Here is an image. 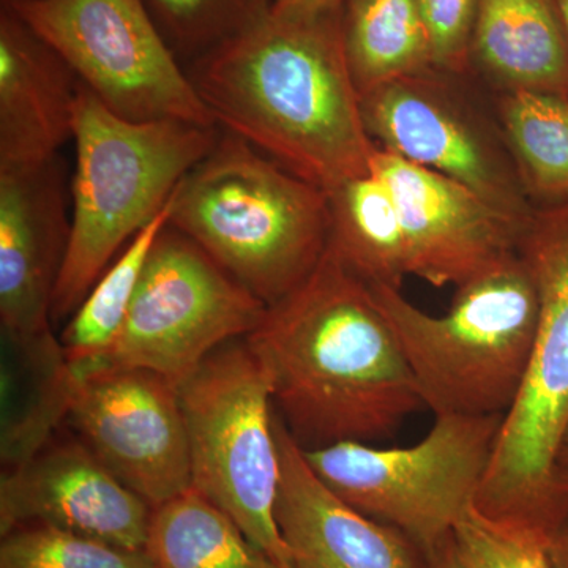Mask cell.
<instances>
[{
	"instance_id": "1",
	"label": "cell",
	"mask_w": 568,
	"mask_h": 568,
	"mask_svg": "<svg viewBox=\"0 0 568 568\" xmlns=\"http://www.w3.org/2000/svg\"><path fill=\"white\" fill-rule=\"evenodd\" d=\"M246 339L271 373L276 414L305 450L386 439L425 407L372 287L331 246Z\"/></svg>"
},
{
	"instance_id": "2",
	"label": "cell",
	"mask_w": 568,
	"mask_h": 568,
	"mask_svg": "<svg viewBox=\"0 0 568 568\" xmlns=\"http://www.w3.org/2000/svg\"><path fill=\"white\" fill-rule=\"evenodd\" d=\"M342 9L272 10L189 71L216 126L325 192L372 173L377 151L347 65Z\"/></svg>"
},
{
	"instance_id": "3",
	"label": "cell",
	"mask_w": 568,
	"mask_h": 568,
	"mask_svg": "<svg viewBox=\"0 0 568 568\" xmlns=\"http://www.w3.org/2000/svg\"><path fill=\"white\" fill-rule=\"evenodd\" d=\"M170 224L268 306L323 260L331 205L321 186L226 132L179 183Z\"/></svg>"
},
{
	"instance_id": "4",
	"label": "cell",
	"mask_w": 568,
	"mask_h": 568,
	"mask_svg": "<svg viewBox=\"0 0 568 568\" xmlns=\"http://www.w3.org/2000/svg\"><path fill=\"white\" fill-rule=\"evenodd\" d=\"M517 253L536 284V339L476 510L549 541L568 517V485L558 467L568 428V201L534 209Z\"/></svg>"
},
{
	"instance_id": "5",
	"label": "cell",
	"mask_w": 568,
	"mask_h": 568,
	"mask_svg": "<svg viewBox=\"0 0 568 568\" xmlns=\"http://www.w3.org/2000/svg\"><path fill=\"white\" fill-rule=\"evenodd\" d=\"M219 134L216 126L192 122L129 121L80 82L73 121V219L51 320L73 316L112 257L163 211Z\"/></svg>"
},
{
	"instance_id": "6",
	"label": "cell",
	"mask_w": 568,
	"mask_h": 568,
	"mask_svg": "<svg viewBox=\"0 0 568 568\" xmlns=\"http://www.w3.org/2000/svg\"><path fill=\"white\" fill-rule=\"evenodd\" d=\"M394 328L422 402L435 416H506L528 372L538 295L517 252L458 284L446 315L398 287L369 286Z\"/></svg>"
},
{
	"instance_id": "7",
	"label": "cell",
	"mask_w": 568,
	"mask_h": 568,
	"mask_svg": "<svg viewBox=\"0 0 568 568\" xmlns=\"http://www.w3.org/2000/svg\"><path fill=\"white\" fill-rule=\"evenodd\" d=\"M192 488L226 511L280 568H293L276 525L280 452L274 387L246 336L207 355L179 387Z\"/></svg>"
},
{
	"instance_id": "8",
	"label": "cell",
	"mask_w": 568,
	"mask_h": 568,
	"mask_svg": "<svg viewBox=\"0 0 568 568\" xmlns=\"http://www.w3.org/2000/svg\"><path fill=\"white\" fill-rule=\"evenodd\" d=\"M503 420L500 414H447L410 447L339 443L302 450L336 496L402 530L428 555L476 508Z\"/></svg>"
},
{
	"instance_id": "9",
	"label": "cell",
	"mask_w": 568,
	"mask_h": 568,
	"mask_svg": "<svg viewBox=\"0 0 568 568\" xmlns=\"http://www.w3.org/2000/svg\"><path fill=\"white\" fill-rule=\"evenodd\" d=\"M112 112L216 126L144 0H2Z\"/></svg>"
},
{
	"instance_id": "10",
	"label": "cell",
	"mask_w": 568,
	"mask_h": 568,
	"mask_svg": "<svg viewBox=\"0 0 568 568\" xmlns=\"http://www.w3.org/2000/svg\"><path fill=\"white\" fill-rule=\"evenodd\" d=\"M267 305L171 224L152 246L114 345L81 368H142L181 387L209 354L256 331Z\"/></svg>"
},
{
	"instance_id": "11",
	"label": "cell",
	"mask_w": 568,
	"mask_h": 568,
	"mask_svg": "<svg viewBox=\"0 0 568 568\" xmlns=\"http://www.w3.org/2000/svg\"><path fill=\"white\" fill-rule=\"evenodd\" d=\"M455 74L429 70L361 97L377 148L447 175L525 226L536 205L519 181L499 122H489L455 89Z\"/></svg>"
},
{
	"instance_id": "12",
	"label": "cell",
	"mask_w": 568,
	"mask_h": 568,
	"mask_svg": "<svg viewBox=\"0 0 568 568\" xmlns=\"http://www.w3.org/2000/svg\"><path fill=\"white\" fill-rule=\"evenodd\" d=\"M73 369L67 418L104 467L152 508L192 488L179 387L149 369Z\"/></svg>"
},
{
	"instance_id": "13",
	"label": "cell",
	"mask_w": 568,
	"mask_h": 568,
	"mask_svg": "<svg viewBox=\"0 0 568 568\" xmlns=\"http://www.w3.org/2000/svg\"><path fill=\"white\" fill-rule=\"evenodd\" d=\"M372 173L398 207L409 276L458 286L517 252L525 226L454 179L379 148Z\"/></svg>"
},
{
	"instance_id": "14",
	"label": "cell",
	"mask_w": 568,
	"mask_h": 568,
	"mask_svg": "<svg viewBox=\"0 0 568 568\" xmlns=\"http://www.w3.org/2000/svg\"><path fill=\"white\" fill-rule=\"evenodd\" d=\"M152 510L81 439H51L28 462L3 470L0 481L2 536L22 526H50L145 549Z\"/></svg>"
},
{
	"instance_id": "15",
	"label": "cell",
	"mask_w": 568,
	"mask_h": 568,
	"mask_svg": "<svg viewBox=\"0 0 568 568\" xmlns=\"http://www.w3.org/2000/svg\"><path fill=\"white\" fill-rule=\"evenodd\" d=\"M280 487L275 518L293 568H426L413 538L336 496L275 413Z\"/></svg>"
},
{
	"instance_id": "16",
	"label": "cell",
	"mask_w": 568,
	"mask_h": 568,
	"mask_svg": "<svg viewBox=\"0 0 568 568\" xmlns=\"http://www.w3.org/2000/svg\"><path fill=\"white\" fill-rule=\"evenodd\" d=\"M71 222L58 162L0 173V320L3 335L51 331L52 298L69 250Z\"/></svg>"
},
{
	"instance_id": "17",
	"label": "cell",
	"mask_w": 568,
	"mask_h": 568,
	"mask_svg": "<svg viewBox=\"0 0 568 568\" xmlns=\"http://www.w3.org/2000/svg\"><path fill=\"white\" fill-rule=\"evenodd\" d=\"M80 82L39 33L0 7V173L55 160L73 138Z\"/></svg>"
},
{
	"instance_id": "18",
	"label": "cell",
	"mask_w": 568,
	"mask_h": 568,
	"mask_svg": "<svg viewBox=\"0 0 568 568\" xmlns=\"http://www.w3.org/2000/svg\"><path fill=\"white\" fill-rule=\"evenodd\" d=\"M470 63L499 93L568 97V41L555 0H481Z\"/></svg>"
},
{
	"instance_id": "19",
	"label": "cell",
	"mask_w": 568,
	"mask_h": 568,
	"mask_svg": "<svg viewBox=\"0 0 568 568\" xmlns=\"http://www.w3.org/2000/svg\"><path fill=\"white\" fill-rule=\"evenodd\" d=\"M3 339L0 454L6 470L31 459L54 437L69 417L77 375L51 331Z\"/></svg>"
},
{
	"instance_id": "20",
	"label": "cell",
	"mask_w": 568,
	"mask_h": 568,
	"mask_svg": "<svg viewBox=\"0 0 568 568\" xmlns=\"http://www.w3.org/2000/svg\"><path fill=\"white\" fill-rule=\"evenodd\" d=\"M328 246L369 286L402 290L409 276L405 234L390 190L375 173L351 179L327 192Z\"/></svg>"
},
{
	"instance_id": "21",
	"label": "cell",
	"mask_w": 568,
	"mask_h": 568,
	"mask_svg": "<svg viewBox=\"0 0 568 568\" xmlns=\"http://www.w3.org/2000/svg\"><path fill=\"white\" fill-rule=\"evenodd\" d=\"M342 29L347 65L361 97L435 69L417 0H345Z\"/></svg>"
},
{
	"instance_id": "22",
	"label": "cell",
	"mask_w": 568,
	"mask_h": 568,
	"mask_svg": "<svg viewBox=\"0 0 568 568\" xmlns=\"http://www.w3.org/2000/svg\"><path fill=\"white\" fill-rule=\"evenodd\" d=\"M145 551L155 568H280L194 488L153 508Z\"/></svg>"
},
{
	"instance_id": "23",
	"label": "cell",
	"mask_w": 568,
	"mask_h": 568,
	"mask_svg": "<svg viewBox=\"0 0 568 568\" xmlns=\"http://www.w3.org/2000/svg\"><path fill=\"white\" fill-rule=\"evenodd\" d=\"M497 122L530 203L568 201V97L499 93Z\"/></svg>"
},
{
	"instance_id": "24",
	"label": "cell",
	"mask_w": 568,
	"mask_h": 568,
	"mask_svg": "<svg viewBox=\"0 0 568 568\" xmlns=\"http://www.w3.org/2000/svg\"><path fill=\"white\" fill-rule=\"evenodd\" d=\"M173 200L174 193L163 211L126 244L71 316L61 336L70 364L99 361L121 335L152 246L170 224Z\"/></svg>"
},
{
	"instance_id": "25",
	"label": "cell",
	"mask_w": 568,
	"mask_h": 568,
	"mask_svg": "<svg viewBox=\"0 0 568 568\" xmlns=\"http://www.w3.org/2000/svg\"><path fill=\"white\" fill-rule=\"evenodd\" d=\"M164 40L194 62L250 31L272 11L274 0H144Z\"/></svg>"
},
{
	"instance_id": "26",
	"label": "cell",
	"mask_w": 568,
	"mask_h": 568,
	"mask_svg": "<svg viewBox=\"0 0 568 568\" xmlns=\"http://www.w3.org/2000/svg\"><path fill=\"white\" fill-rule=\"evenodd\" d=\"M0 568H155L145 549H129L50 526L2 536Z\"/></svg>"
},
{
	"instance_id": "27",
	"label": "cell",
	"mask_w": 568,
	"mask_h": 568,
	"mask_svg": "<svg viewBox=\"0 0 568 568\" xmlns=\"http://www.w3.org/2000/svg\"><path fill=\"white\" fill-rule=\"evenodd\" d=\"M455 547L466 568H551L548 541L470 510L454 532Z\"/></svg>"
},
{
	"instance_id": "28",
	"label": "cell",
	"mask_w": 568,
	"mask_h": 568,
	"mask_svg": "<svg viewBox=\"0 0 568 568\" xmlns=\"http://www.w3.org/2000/svg\"><path fill=\"white\" fill-rule=\"evenodd\" d=\"M432 40L435 70L462 77L473 67L474 32L481 0H417Z\"/></svg>"
},
{
	"instance_id": "29",
	"label": "cell",
	"mask_w": 568,
	"mask_h": 568,
	"mask_svg": "<svg viewBox=\"0 0 568 568\" xmlns=\"http://www.w3.org/2000/svg\"><path fill=\"white\" fill-rule=\"evenodd\" d=\"M345 0H274L272 10L290 14H321L339 10Z\"/></svg>"
},
{
	"instance_id": "30",
	"label": "cell",
	"mask_w": 568,
	"mask_h": 568,
	"mask_svg": "<svg viewBox=\"0 0 568 568\" xmlns=\"http://www.w3.org/2000/svg\"><path fill=\"white\" fill-rule=\"evenodd\" d=\"M548 558L551 568H568V517L548 541Z\"/></svg>"
},
{
	"instance_id": "31",
	"label": "cell",
	"mask_w": 568,
	"mask_h": 568,
	"mask_svg": "<svg viewBox=\"0 0 568 568\" xmlns=\"http://www.w3.org/2000/svg\"><path fill=\"white\" fill-rule=\"evenodd\" d=\"M426 558H428L426 568H466L459 559L454 537L448 538L446 544L437 547L435 551L428 552Z\"/></svg>"
},
{
	"instance_id": "32",
	"label": "cell",
	"mask_w": 568,
	"mask_h": 568,
	"mask_svg": "<svg viewBox=\"0 0 568 568\" xmlns=\"http://www.w3.org/2000/svg\"><path fill=\"white\" fill-rule=\"evenodd\" d=\"M558 467L560 477L568 485V428L562 439V446H560Z\"/></svg>"
},
{
	"instance_id": "33",
	"label": "cell",
	"mask_w": 568,
	"mask_h": 568,
	"mask_svg": "<svg viewBox=\"0 0 568 568\" xmlns=\"http://www.w3.org/2000/svg\"><path fill=\"white\" fill-rule=\"evenodd\" d=\"M555 3L568 41V0H555Z\"/></svg>"
}]
</instances>
